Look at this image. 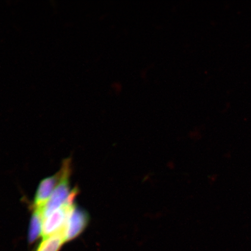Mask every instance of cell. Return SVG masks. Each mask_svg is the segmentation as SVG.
Segmentation results:
<instances>
[{
	"instance_id": "obj_1",
	"label": "cell",
	"mask_w": 251,
	"mask_h": 251,
	"mask_svg": "<svg viewBox=\"0 0 251 251\" xmlns=\"http://www.w3.org/2000/svg\"><path fill=\"white\" fill-rule=\"evenodd\" d=\"M71 174L70 161L69 160L67 169L61 180L52 194L48 201L42 209L43 218L51 215L52 212L61 208L64 206L71 207L72 203L74 201L71 190L70 177Z\"/></svg>"
},
{
	"instance_id": "obj_2",
	"label": "cell",
	"mask_w": 251,
	"mask_h": 251,
	"mask_svg": "<svg viewBox=\"0 0 251 251\" xmlns=\"http://www.w3.org/2000/svg\"><path fill=\"white\" fill-rule=\"evenodd\" d=\"M89 215L85 210L75 205L69 211L64 229L65 242L75 239L83 233L89 222Z\"/></svg>"
},
{
	"instance_id": "obj_3",
	"label": "cell",
	"mask_w": 251,
	"mask_h": 251,
	"mask_svg": "<svg viewBox=\"0 0 251 251\" xmlns=\"http://www.w3.org/2000/svg\"><path fill=\"white\" fill-rule=\"evenodd\" d=\"M68 160H66L57 174L47 177L40 182L34 197V209H42L51 196L53 191L64 176L67 169Z\"/></svg>"
},
{
	"instance_id": "obj_4",
	"label": "cell",
	"mask_w": 251,
	"mask_h": 251,
	"mask_svg": "<svg viewBox=\"0 0 251 251\" xmlns=\"http://www.w3.org/2000/svg\"><path fill=\"white\" fill-rule=\"evenodd\" d=\"M71 207L62 206L43 218L42 234L43 238L51 236L63 230Z\"/></svg>"
},
{
	"instance_id": "obj_5",
	"label": "cell",
	"mask_w": 251,
	"mask_h": 251,
	"mask_svg": "<svg viewBox=\"0 0 251 251\" xmlns=\"http://www.w3.org/2000/svg\"><path fill=\"white\" fill-rule=\"evenodd\" d=\"M43 220L42 209H34L28 230V241L30 244L35 242L42 235Z\"/></svg>"
},
{
	"instance_id": "obj_6",
	"label": "cell",
	"mask_w": 251,
	"mask_h": 251,
	"mask_svg": "<svg viewBox=\"0 0 251 251\" xmlns=\"http://www.w3.org/2000/svg\"><path fill=\"white\" fill-rule=\"evenodd\" d=\"M65 242L63 230L51 236L43 238L35 251H59Z\"/></svg>"
}]
</instances>
